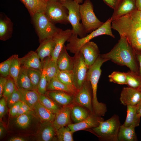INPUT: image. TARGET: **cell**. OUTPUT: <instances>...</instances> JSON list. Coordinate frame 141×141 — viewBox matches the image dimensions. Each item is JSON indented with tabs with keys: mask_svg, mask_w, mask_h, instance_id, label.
<instances>
[{
	"mask_svg": "<svg viewBox=\"0 0 141 141\" xmlns=\"http://www.w3.org/2000/svg\"><path fill=\"white\" fill-rule=\"evenodd\" d=\"M102 55L109 60L120 66H125L131 72L139 75L135 51L125 37L120 36L118 42L113 49L109 52Z\"/></svg>",
	"mask_w": 141,
	"mask_h": 141,
	"instance_id": "1",
	"label": "cell"
},
{
	"mask_svg": "<svg viewBox=\"0 0 141 141\" xmlns=\"http://www.w3.org/2000/svg\"><path fill=\"white\" fill-rule=\"evenodd\" d=\"M111 28L126 39L134 51H141V22L133 20L128 14L113 20Z\"/></svg>",
	"mask_w": 141,
	"mask_h": 141,
	"instance_id": "2",
	"label": "cell"
},
{
	"mask_svg": "<svg viewBox=\"0 0 141 141\" xmlns=\"http://www.w3.org/2000/svg\"><path fill=\"white\" fill-rule=\"evenodd\" d=\"M111 18H110L99 28L83 38H78L77 35L72 34L67 41L68 43L66 46L67 50L75 54L79 51L81 46L85 43L101 35H107L115 38L111 31Z\"/></svg>",
	"mask_w": 141,
	"mask_h": 141,
	"instance_id": "3",
	"label": "cell"
},
{
	"mask_svg": "<svg viewBox=\"0 0 141 141\" xmlns=\"http://www.w3.org/2000/svg\"><path fill=\"white\" fill-rule=\"evenodd\" d=\"M99 122L98 126L92 128L96 135L103 140L118 141V134L121 124L118 115L115 114L105 121L99 120Z\"/></svg>",
	"mask_w": 141,
	"mask_h": 141,
	"instance_id": "4",
	"label": "cell"
},
{
	"mask_svg": "<svg viewBox=\"0 0 141 141\" xmlns=\"http://www.w3.org/2000/svg\"><path fill=\"white\" fill-rule=\"evenodd\" d=\"M68 11V20L71 24L72 34L79 36L80 38L87 35L82 24L80 22L81 17L80 11V4L73 0L60 1Z\"/></svg>",
	"mask_w": 141,
	"mask_h": 141,
	"instance_id": "5",
	"label": "cell"
},
{
	"mask_svg": "<svg viewBox=\"0 0 141 141\" xmlns=\"http://www.w3.org/2000/svg\"><path fill=\"white\" fill-rule=\"evenodd\" d=\"M32 17L40 43L52 37L61 30L56 27L44 12L36 13Z\"/></svg>",
	"mask_w": 141,
	"mask_h": 141,
	"instance_id": "6",
	"label": "cell"
},
{
	"mask_svg": "<svg viewBox=\"0 0 141 141\" xmlns=\"http://www.w3.org/2000/svg\"><path fill=\"white\" fill-rule=\"evenodd\" d=\"M80 11L81 24L87 34L98 28L104 23L100 21L95 15L93 4L90 0H85L80 4Z\"/></svg>",
	"mask_w": 141,
	"mask_h": 141,
	"instance_id": "7",
	"label": "cell"
},
{
	"mask_svg": "<svg viewBox=\"0 0 141 141\" xmlns=\"http://www.w3.org/2000/svg\"><path fill=\"white\" fill-rule=\"evenodd\" d=\"M44 13L54 24H66L69 23L68 20V11L60 1L47 0Z\"/></svg>",
	"mask_w": 141,
	"mask_h": 141,
	"instance_id": "8",
	"label": "cell"
},
{
	"mask_svg": "<svg viewBox=\"0 0 141 141\" xmlns=\"http://www.w3.org/2000/svg\"><path fill=\"white\" fill-rule=\"evenodd\" d=\"M108 60L102 54H100L94 63L89 67L87 73L86 79L90 82L91 85L92 104L95 107L98 106L100 104L98 101L97 94L98 84L102 72L101 67L104 62Z\"/></svg>",
	"mask_w": 141,
	"mask_h": 141,
	"instance_id": "9",
	"label": "cell"
},
{
	"mask_svg": "<svg viewBox=\"0 0 141 141\" xmlns=\"http://www.w3.org/2000/svg\"><path fill=\"white\" fill-rule=\"evenodd\" d=\"M73 58L74 64L72 71L74 84L75 89L78 91L86 80L89 67L85 63L83 56L80 51L74 54Z\"/></svg>",
	"mask_w": 141,
	"mask_h": 141,
	"instance_id": "10",
	"label": "cell"
},
{
	"mask_svg": "<svg viewBox=\"0 0 141 141\" xmlns=\"http://www.w3.org/2000/svg\"><path fill=\"white\" fill-rule=\"evenodd\" d=\"M92 95V90L90 83L86 79L81 87L74 95V101L79 105L85 107L90 113H94Z\"/></svg>",
	"mask_w": 141,
	"mask_h": 141,
	"instance_id": "11",
	"label": "cell"
},
{
	"mask_svg": "<svg viewBox=\"0 0 141 141\" xmlns=\"http://www.w3.org/2000/svg\"><path fill=\"white\" fill-rule=\"evenodd\" d=\"M73 32L72 30L61 29L52 37L55 43V47L51 55V59L57 60L59 55L65 45L64 44L69 38Z\"/></svg>",
	"mask_w": 141,
	"mask_h": 141,
	"instance_id": "12",
	"label": "cell"
},
{
	"mask_svg": "<svg viewBox=\"0 0 141 141\" xmlns=\"http://www.w3.org/2000/svg\"><path fill=\"white\" fill-rule=\"evenodd\" d=\"M79 51L82 54L85 62L89 67L94 63L100 55L96 44L90 41L82 46Z\"/></svg>",
	"mask_w": 141,
	"mask_h": 141,
	"instance_id": "13",
	"label": "cell"
},
{
	"mask_svg": "<svg viewBox=\"0 0 141 141\" xmlns=\"http://www.w3.org/2000/svg\"><path fill=\"white\" fill-rule=\"evenodd\" d=\"M120 99L124 105H136L141 100V91L129 87H124L121 91Z\"/></svg>",
	"mask_w": 141,
	"mask_h": 141,
	"instance_id": "14",
	"label": "cell"
},
{
	"mask_svg": "<svg viewBox=\"0 0 141 141\" xmlns=\"http://www.w3.org/2000/svg\"><path fill=\"white\" fill-rule=\"evenodd\" d=\"M73 106L72 104L62 107L56 113L52 122L56 130L71 123V113Z\"/></svg>",
	"mask_w": 141,
	"mask_h": 141,
	"instance_id": "15",
	"label": "cell"
},
{
	"mask_svg": "<svg viewBox=\"0 0 141 141\" xmlns=\"http://www.w3.org/2000/svg\"><path fill=\"white\" fill-rule=\"evenodd\" d=\"M61 107L73 104L74 95L60 91L47 90L45 95Z\"/></svg>",
	"mask_w": 141,
	"mask_h": 141,
	"instance_id": "16",
	"label": "cell"
},
{
	"mask_svg": "<svg viewBox=\"0 0 141 141\" xmlns=\"http://www.w3.org/2000/svg\"><path fill=\"white\" fill-rule=\"evenodd\" d=\"M102 120L103 119L101 117L98 116L94 113H90L84 120L77 123H70L67 126L74 133L76 131L97 127L99 124V121Z\"/></svg>",
	"mask_w": 141,
	"mask_h": 141,
	"instance_id": "17",
	"label": "cell"
},
{
	"mask_svg": "<svg viewBox=\"0 0 141 141\" xmlns=\"http://www.w3.org/2000/svg\"><path fill=\"white\" fill-rule=\"evenodd\" d=\"M136 9V0H120L110 17L112 21Z\"/></svg>",
	"mask_w": 141,
	"mask_h": 141,
	"instance_id": "18",
	"label": "cell"
},
{
	"mask_svg": "<svg viewBox=\"0 0 141 141\" xmlns=\"http://www.w3.org/2000/svg\"><path fill=\"white\" fill-rule=\"evenodd\" d=\"M20 59L22 67L27 69H42V62L36 52L31 51Z\"/></svg>",
	"mask_w": 141,
	"mask_h": 141,
	"instance_id": "19",
	"label": "cell"
},
{
	"mask_svg": "<svg viewBox=\"0 0 141 141\" xmlns=\"http://www.w3.org/2000/svg\"><path fill=\"white\" fill-rule=\"evenodd\" d=\"M66 46L64 45L57 60L58 69L62 71L72 70L74 64L73 57L68 53Z\"/></svg>",
	"mask_w": 141,
	"mask_h": 141,
	"instance_id": "20",
	"label": "cell"
},
{
	"mask_svg": "<svg viewBox=\"0 0 141 141\" xmlns=\"http://www.w3.org/2000/svg\"><path fill=\"white\" fill-rule=\"evenodd\" d=\"M55 47V43L52 37L40 42L36 52L42 62L45 58L51 56Z\"/></svg>",
	"mask_w": 141,
	"mask_h": 141,
	"instance_id": "21",
	"label": "cell"
},
{
	"mask_svg": "<svg viewBox=\"0 0 141 141\" xmlns=\"http://www.w3.org/2000/svg\"><path fill=\"white\" fill-rule=\"evenodd\" d=\"M13 24L11 20L4 14H0V39L5 41L12 36Z\"/></svg>",
	"mask_w": 141,
	"mask_h": 141,
	"instance_id": "22",
	"label": "cell"
},
{
	"mask_svg": "<svg viewBox=\"0 0 141 141\" xmlns=\"http://www.w3.org/2000/svg\"><path fill=\"white\" fill-rule=\"evenodd\" d=\"M21 101L28 105L33 110L34 106L39 102V94L35 90H27L18 87Z\"/></svg>",
	"mask_w": 141,
	"mask_h": 141,
	"instance_id": "23",
	"label": "cell"
},
{
	"mask_svg": "<svg viewBox=\"0 0 141 141\" xmlns=\"http://www.w3.org/2000/svg\"><path fill=\"white\" fill-rule=\"evenodd\" d=\"M32 17L38 13H44L47 0H20Z\"/></svg>",
	"mask_w": 141,
	"mask_h": 141,
	"instance_id": "24",
	"label": "cell"
},
{
	"mask_svg": "<svg viewBox=\"0 0 141 141\" xmlns=\"http://www.w3.org/2000/svg\"><path fill=\"white\" fill-rule=\"evenodd\" d=\"M33 110L36 115L44 123L52 122L56 114L38 102L34 107Z\"/></svg>",
	"mask_w": 141,
	"mask_h": 141,
	"instance_id": "25",
	"label": "cell"
},
{
	"mask_svg": "<svg viewBox=\"0 0 141 141\" xmlns=\"http://www.w3.org/2000/svg\"><path fill=\"white\" fill-rule=\"evenodd\" d=\"M135 127H127L123 125L120 126L118 135L119 141H136L137 140Z\"/></svg>",
	"mask_w": 141,
	"mask_h": 141,
	"instance_id": "26",
	"label": "cell"
},
{
	"mask_svg": "<svg viewBox=\"0 0 141 141\" xmlns=\"http://www.w3.org/2000/svg\"><path fill=\"white\" fill-rule=\"evenodd\" d=\"M127 114L126 120L123 124L127 127H136L139 125L140 118L137 113L136 105L127 106Z\"/></svg>",
	"mask_w": 141,
	"mask_h": 141,
	"instance_id": "27",
	"label": "cell"
},
{
	"mask_svg": "<svg viewBox=\"0 0 141 141\" xmlns=\"http://www.w3.org/2000/svg\"><path fill=\"white\" fill-rule=\"evenodd\" d=\"M47 90L60 91L65 92L75 95L77 91L62 83L56 76L48 83Z\"/></svg>",
	"mask_w": 141,
	"mask_h": 141,
	"instance_id": "28",
	"label": "cell"
},
{
	"mask_svg": "<svg viewBox=\"0 0 141 141\" xmlns=\"http://www.w3.org/2000/svg\"><path fill=\"white\" fill-rule=\"evenodd\" d=\"M90 113L87 109L82 106H74L71 112V118L74 123H77L86 119Z\"/></svg>",
	"mask_w": 141,
	"mask_h": 141,
	"instance_id": "29",
	"label": "cell"
},
{
	"mask_svg": "<svg viewBox=\"0 0 141 141\" xmlns=\"http://www.w3.org/2000/svg\"><path fill=\"white\" fill-rule=\"evenodd\" d=\"M17 84L18 88L27 90H35L28 75L27 68L22 66L18 77Z\"/></svg>",
	"mask_w": 141,
	"mask_h": 141,
	"instance_id": "30",
	"label": "cell"
},
{
	"mask_svg": "<svg viewBox=\"0 0 141 141\" xmlns=\"http://www.w3.org/2000/svg\"><path fill=\"white\" fill-rule=\"evenodd\" d=\"M39 135V140L42 141H50L53 140L56 130L52 123H45Z\"/></svg>",
	"mask_w": 141,
	"mask_h": 141,
	"instance_id": "31",
	"label": "cell"
},
{
	"mask_svg": "<svg viewBox=\"0 0 141 141\" xmlns=\"http://www.w3.org/2000/svg\"><path fill=\"white\" fill-rule=\"evenodd\" d=\"M50 57L45 58L42 62L41 75L37 90L39 94L45 95L47 92V86L48 82L46 68Z\"/></svg>",
	"mask_w": 141,
	"mask_h": 141,
	"instance_id": "32",
	"label": "cell"
},
{
	"mask_svg": "<svg viewBox=\"0 0 141 141\" xmlns=\"http://www.w3.org/2000/svg\"><path fill=\"white\" fill-rule=\"evenodd\" d=\"M56 77L63 84L77 91L74 86L72 70L62 71L58 69Z\"/></svg>",
	"mask_w": 141,
	"mask_h": 141,
	"instance_id": "33",
	"label": "cell"
},
{
	"mask_svg": "<svg viewBox=\"0 0 141 141\" xmlns=\"http://www.w3.org/2000/svg\"><path fill=\"white\" fill-rule=\"evenodd\" d=\"M21 67L20 58L18 57L17 55H13L10 69L9 75L14 79L16 86L17 88V79L20 71Z\"/></svg>",
	"mask_w": 141,
	"mask_h": 141,
	"instance_id": "34",
	"label": "cell"
},
{
	"mask_svg": "<svg viewBox=\"0 0 141 141\" xmlns=\"http://www.w3.org/2000/svg\"><path fill=\"white\" fill-rule=\"evenodd\" d=\"M39 102L44 107L55 114L62 107L45 95L39 94Z\"/></svg>",
	"mask_w": 141,
	"mask_h": 141,
	"instance_id": "35",
	"label": "cell"
},
{
	"mask_svg": "<svg viewBox=\"0 0 141 141\" xmlns=\"http://www.w3.org/2000/svg\"><path fill=\"white\" fill-rule=\"evenodd\" d=\"M125 73L126 85L129 87L139 89L141 86V78L139 75L131 71Z\"/></svg>",
	"mask_w": 141,
	"mask_h": 141,
	"instance_id": "36",
	"label": "cell"
},
{
	"mask_svg": "<svg viewBox=\"0 0 141 141\" xmlns=\"http://www.w3.org/2000/svg\"><path fill=\"white\" fill-rule=\"evenodd\" d=\"M31 113L21 114L16 117L15 122L19 128L24 129L29 127L32 117Z\"/></svg>",
	"mask_w": 141,
	"mask_h": 141,
	"instance_id": "37",
	"label": "cell"
},
{
	"mask_svg": "<svg viewBox=\"0 0 141 141\" xmlns=\"http://www.w3.org/2000/svg\"><path fill=\"white\" fill-rule=\"evenodd\" d=\"M56 133L58 141H74L73 137V132L68 126L63 127L56 130Z\"/></svg>",
	"mask_w": 141,
	"mask_h": 141,
	"instance_id": "38",
	"label": "cell"
},
{
	"mask_svg": "<svg viewBox=\"0 0 141 141\" xmlns=\"http://www.w3.org/2000/svg\"><path fill=\"white\" fill-rule=\"evenodd\" d=\"M27 71L34 89L37 91L41 75V69L28 68Z\"/></svg>",
	"mask_w": 141,
	"mask_h": 141,
	"instance_id": "39",
	"label": "cell"
},
{
	"mask_svg": "<svg viewBox=\"0 0 141 141\" xmlns=\"http://www.w3.org/2000/svg\"><path fill=\"white\" fill-rule=\"evenodd\" d=\"M58 68L57 61L52 60L51 56L49 57L46 68L48 82L56 76Z\"/></svg>",
	"mask_w": 141,
	"mask_h": 141,
	"instance_id": "40",
	"label": "cell"
},
{
	"mask_svg": "<svg viewBox=\"0 0 141 141\" xmlns=\"http://www.w3.org/2000/svg\"><path fill=\"white\" fill-rule=\"evenodd\" d=\"M109 81L121 85H126L125 72L114 71L108 76Z\"/></svg>",
	"mask_w": 141,
	"mask_h": 141,
	"instance_id": "41",
	"label": "cell"
},
{
	"mask_svg": "<svg viewBox=\"0 0 141 141\" xmlns=\"http://www.w3.org/2000/svg\"><path fill=\"white\" fill-rule=\"evenodd\" d=\"M16 87L14 79L9 75L7 77V81L4 89L3 97L6 99L13 92Z\"/></svg>",
	"mask_w": 141,
	"mask_h": 141,
	"instance_id": "42",
	"label": "cell"
},
{
	"mask_svg": "<svg viewBox=\"0 0 141 141\" xmlns=\"http://www.w3.org/2000/svg\"><path fill=\"white\" fill-rule=\"evenodd\" d=\"M20 93L16 87L13 92L6 99L8 107L9 109L15 104L21 100Z\"/></svg>",
	"mask_w": 141,
	"mask_h": 141,
	"instance_id": "43",
	"label": "cell"
},
{
	"mask_svg": "<svg viewBox=\"0 0 141 141\" xmlns=\"http://www.w3.org/2000/svg\"><path fill=\"white\" fill-rule=\"evenodd\" d=\"M13 55L0 64V73L1 76L7 77L9 75L10 69Z\"/></svg>",
	"mask_w": 141,
	"mask_h": 141,
	"instance_id": "44",
	"label": "cell"
},
{
	"mask_svg": "<svg viewBox=\"0 0 141 141\" xmlns=\"http://www.w3.org/2000/svg\"><path fill=\"white\" fill-rule=\"evenodd\" d=\"M6 99L4 97L1 98L0 100V118L1 119L8 111Z\"/></svg>",
	"mask_w": 141,
	"mask_h": 141,
	"instance_id": "45",
	"label": "cell"
},
{
	"mask_svg": "<svg viewBox=\"0 0 141 141\" xmlns=\"http://www.w3.org/2000/svg\"><path fill=\"white\" fill-rule=\"evenodd\" d=\"M22 102L21 105L16 117L21 114L31 113L33 111L28 105Z\"/></svg>",
	"mask_w": 141,
	"mask_h": 141,
	"instance_id": "46",
	"label": "cell"
},
{
	"mask_svg": "<svg viewBox=\"0 0 141 141\" xmlns=\"http://www.w3.org/2000/svg\"><path fill=\"white\" fill-rule=\"evenodd\" d=\"M22 103L20 101L14 105L10 108L9 114L12 116H16Z\"/></svg>",
	"mask_w": 141,
	"mask_h": 141,
	"instance_id": "47",
	"label": "cell"
},
{
	"mask_svg": "<svg viewBox=\"0 0 141 141\" xmlns=\"http://www.w3.org/2000/svg\"><path fill=\"white\" fill-rule=\"evenodd\" d=\"M129 14L134 21L141 22V10L137 9Z\"/></svg>",
	"mask_w": 141,
	"mask_h": 141,
	"instance_id": "48",
	"label": "cell"
},
{
	"mask_svg": "<svg viewBox=\"0 0 141 141\" xmlns=\"http://www.w3.org/2000/svg\"><path fill=\"white\" fill-rule=\"evenodd\" d=\"M7 77L1 76L0 77V98L3 96V93L4 87L7 81Z\"/></svg>",
	"mask_w": 141,
	"mask_h": 141,
	"instance_id": "49",
	"label": "cell"
},
{
	"mask_svg": "<svg viewBox=\"0 0 141 141\" xmlns=\"http://www.w3.org/2000/svg\"><path fill=\"white\" fill-rule=\"evenodd\" d=\"M104 2L110 8L114 10L120 0H103Z\"/></svg>",
	"mask_w": 141,
	"mask_h": 141,
	"instance_id": "50",
	"label": "cell"
},
{
	"mask_svg": "<svg viewBox=\"0 0 141 141\" xmlns=\"http://www.w3.org/2000/svg\"><path fill=\"white\" fill-rule=\"evenodd\" d=\"M136 58L139 64V75L141 78V51H135Z\"/></svg>",
	"mask_w": 141,
	"mask_h": 141,
	"instance_id": "51",
	"label": "cell"
},
{
	"mask_svg": "<svg viewBox=\"0 0 141 141\" xmlns=\"http://www.w3.org/2000/svg\"><path fill=\"white\" fill-rule=\"evenodd\" d=\"M136 111L138 116L140 118L141 117V100L136 105Z\"/></svg>",
	"mask_w": 141,
	"mask_h": 141,
	"instance_id": "52",
	"label": "cell"
},
{
	"mask_svg": "<svg viewBox=\"0 0 141 141\" xmlns=\"http://www.w3.org/2000/svg\"><path fill=\"white\" fill-rule=\"evenodd\" d=\"M9 141H25L26 140L23 138L19 137H15L9 139Z\"/></svg>",
	"mask_w": 141,
	"mask_h": 141,
	"instance_id": "53",
	"label": "cell"
},
{
	"mask_svg": "<svg viewBox=\"0 0 141 141\" xmlns=\"http://www.w3.org/2000/svg\"><path fill=\"white\" fill-rule=\"evenodd\" d=\"M136 4L137 9L141 10V0H136Z\"/></svg>",
	"mask_w": 141,
	"mask_h": 141,
	"instance_id": "54",
	"label": "cell"
},
{
	"mask_svg": "<svg viewBox=\"0 0 141 141\" xmlns=\"http://www.w3.org/2000/svg\"><path fill=\"white\" fill-rule=\"evenodd\" d=\"M5 129L4 127L2 126H0V137L1 138L4 134Z\"/></svg>",
	"mask_w": 141,
	"mask_h": 141,
	"instance_id": "55",
	"label": "cell"
},
{
	"mask_svg": "<svg viewBox=\"0 0 141 141\" xmlns=\"http://www.w3.org/2000/svg\"><path fill=\"white\" fill-rule=\"evenodd\" d=\"M57 0V1H63L64 0ZM73 0L77 2L79 4L80 3H82L83 1V0Z\"/></svg>",
	"mask_w": 141,
	"mask_h": 141,
	"instance_id": "56",
	"label": "cell"
},
{
	"mask_svg": "<svg viewBox=\"0 0 141 141\" xmlns=\"http://www.w3.org/2000/svg\"><path fill=\"white\" fill-rule=\"evenodd\" d=\"M139 90L140 91H141V86L139 88Z\"/></svg>",
	"mask_w": 141,
	"mask_h": 141,
	"instance_id": "57",
	"label": "cell"
}]
</instances>
